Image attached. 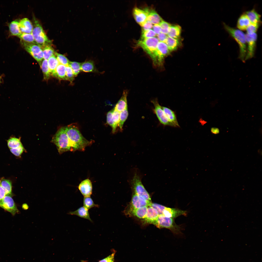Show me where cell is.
Here are the masks:
<instances>
[{"label": "cell", "mask_w": 262, "mask_h": 262, "mask_svg": "<svg viewBox=\"0 0 262 262\" xmlns=\"http://www.w3.org/2000/svg\"><path fill=\"white\" fill-rule=\"evenodd\" d=\"M4 76V75L2 74L0 76V84L2 82L3 77Z\"/></svg>", "instance_id": "55"}, {"label": "cell", "mask_w": 262, "mask_h": 262, "mask_svg": "<svg viewBox=\"0 0 262 262\" xmlns=\"http://www.w3.org/2000/svg\"><path fill=\"white\" fill-rule=\"evenodd\" d=\"M116 251L114 250L111 254L98 262H114V257Z\"/></svg>", "instance_id": "48"}, {"label": "cell", "mask_w": 262, "mask_h": 262, "mask_svg": "<svg viewBox=\"0 0 262 262\" xmlns=\"http://www.w3.org/2000/svg\"><path fill=\"white\" fill-rule=\"evenodd\" d=\"M23 48L39 63L43 59L42 50L37 44L26 42L20 40Z\"/></svg>", "instance_id": "8"}, {"label": "cell", "mask_w": 262, "mask_h": 262, "mask_svg": "<svg viewBox=\"0 0 262 262\" xmlns=\"http://www.w3.org/2000/svg\"><path fill=\"white\" fill-rule=\"evenodd\" d=\"M164 43L167 45L170 52L176 50L180 45L178 39L168 36Z\"/></svg>", "instance_id": "32"}, {"label": "cell", "mask_w": 262, "mask_h": 262, "mask_svg": "<svg viewBox=\"0 0 262 262\" xmlns=\"http://www.w3.org/2000/svg\"><path fill=\"white\" fill-rule=\"evenodd\" d=\"M22 208L25 210H27L29 206L27 204H24L22 205Z\"/></svg>", "instance_id": "54"}, {"label": "cell", "mask_w": 262, "mask_h": 262, "mask_svg": "<svg viewBox=\"0 0 262 262\" xmlns=\"http://www.w3.org/2000/svg\"><path fill=\"white\" fill-rule=\"evenodd\" d=\"M19 21L16 20L9 24V30L11 35L18 37L21 33L19 27Z\"/></svg>", "instance_id": "31"}, {"label": "cell", "mask_w": 262, "mask_h": 262, "mask_svg": "<svg viewBox=\"0 0 262 262\" xmlns=\"http://www.w3.org/2000/svg\"><path fill=\"white\" fill-rule=\"evenodd\" d=\"M170 52L165 43L159 42L156 49L155 61L154 65L157 66L162 65L164 58L169 54Z\"/></svg>", "instance_id": "9"}, {"label": "cell", "mask_w": 262, "mask_h": 262, "mask_svg": "<svg viewBox=\"0 0 262 262\" xmlns=\"http://www.w3.org/2000/svg\"><path fill=\"white\" fill-rule=\"evenodd\" d=\"M19 27L21 33H32L33 24L27 18H25L20 20Z\"/></svg>", "instance_id": "19"}, {"label": "cell", "mask_w": 262, "mask_h": 262, "mask_svg": "<svg viewBox=\"0 0 262 262\" xmlns=\"http://www.w3.org/2000/svg\"><path fill=\"white\" fill-rule=\"evenodd\" d=\"M66 132L71 147V151H84L92 141L86 139L82 135L78 128L73 124L65 127Z\"/></svg>", "instance_id": "1"}, {"label": "cell", "mask_w": 262, "mask_h": 262, "mask_svg": "<svg viewBox=\"0 0 262 262\" xmlns=\"http://www.w3.org/2000/svg\"><path fill=\"white\" fill-rule=\"evenodd\" d=\"M40 47L42 50L43 59L48 60L50 57L55 55V52L51 44L45 45Z\"/></svg>", "instance_id": "28"}, {"label": "cell", "mask_w": 262, "mask_h": 262, "mask_svg": "<svg viewBox=\"0 0 262 262\" xmlns=\"http://www.w3.org/2000/svg\"><path fill=\"white\" fill-rule=\"evenodd\" d=\"M83 206L88 210L94 207L98 208L99 205L95 204L90 196L84 197L83 199Z\"/></svg>", "instance_id": "36"}, {"label": "cell", "mask_w": 262, "mask_h": 262, "mask_svg": "<svg viewBox=\"0 0 262 262\" xmlns=\"http://www.w3.org/2000/svg\"><path fill=\"white\" fill-rule=\"evenodd\" d=\"M48 64L51 76L55 77V70L59 63L55 55L49 58Z\"/></svg>", "instance_id": "25"}, {"label": "cell", "mask_w": 262, "mask_h": 262, "mask_svg": "<svg viewBox=\"0 0 262 262\" xmlns=\"http://www.w3.org/2000/svg\"><path fill=\"white\" fill-rule=\"evenodd\" d=\"M66 66L59 64L57 67L55 73V77L60 80H66Z\"/></svg>", "instance_id": "33"}, {"label": "cell", "mask_w": 262, "mask_h": 262, "mask_svg": "<svg viewBox=\"0 0 262 262\" xmlns=\"http://www.w3.org/2000/svg\"><path fill=\"white\" fill-rule=\"evenodd\" d=\"M21 40L30 43L36 44L32 33H21L18 37Z\"/></svg>", "instance_id": "38"}, {"label": "cell", "mask_w": 262, "mask_h": 262, "mask_svg": "<svg viewBox=\"0 0 262 262\" xmlns=\"http://www.w3.org/2000/svg\"><path fill=\"white\" fill-rule=\"evenodd\" d=\"M128 94V91L126 90H124L122 96L114 108L120 112L127 108V97Z\"/></svg>", "instance_id": "20"}, {"label": "cell", "mask_w": 262, "mask_h": 262, "mask_svg": "<svg viewBox=\"0 0 262 262\" xmlns=\"http://www.w3.org/2000/svg\"><path fill=\"white\" fill-rule=\"evenodd\" d=\"M144 9L147 14V20L152 24L154 25H159L163 21V19L155 10L148 8H145Z\"/></svg>", "instance_id": "17"}, {"label": "cell", "mask_w": 262, "mask_h": 262, "mask_svg": "<svg viewBox=\"0 0 262 262\" xmlns=\"http://www.w3.org/2000/svg\"><path fill=\"white\" fill-rule=\"evenodd\" d=\"M114 109L109 111L107 114V122L112 128V132L115 133L117 126L114 123L112 117V114Z\"/></svg>", "instance_id": "40"}, {"label": "cell", "mask_w": 262, "mask_h": 262, "mask_svg": "<svg viewBox=\"0 0 262 262\" xmlns=\"http://www.w3.org/2000/svg\"><path fill=\"white\" fill-rule=\"evenodd\" d=\"M128 115L127 108L120 112V120L118 126L121 131L122 130L124 123L127 119Z\"/></svg>", "instance_id": "39"}, {"label": "cell", "mask_w": 262, "mask_h": 262, "mask_svg": "<svg viewBox=\"0 0 262 262\" xmlns=\"http://www.w3.org/2000/svg\"><path fill=\"white\" fill-rule=\"evenodd\" d=\"M223 25L226 30L238 44L239 48V57L241 59L244 60L247 53L246 34L239 30L231 27L224 23Z\"/></svg>", "instance_id": "2"}, {"label": "cell", "mask_w": 262, "mask_h": 262, "mask_svg": "<svg viewBox=\"0 0 262 262\" xmlns=\"http://www.w3.org/2000/svg\"><path fill=\"white\" fill-rule=\"evenodd\" d=\"M151 202L147 200L143 197L134 193L131 201L130 209L151 206Z\"/></svg>", "instance_id": "13"}, {"label": "cell", "mask_w": 262, "mask_h": 262, "mask_svg": "<svg viewBox=\"0 0 262 262\" xmlns=\"http://www.w3.org/2000/svg\"><path fill=\"white\" fill-rule=\"evenodd\" d=\"M145 206L140 208L129 209V213L140 219H144L145 217L148 208Z\"/></svg>", "instance_id": "29"}, {"label": "cell", "mask_w": 262, "mask_h": 262, "mask_svg": "<svg viewBox=\"0 0 262 262\" xmlns=\"http://www.w3.org/2000/svg\"><path fill=\"white\" fill-rule=\"evenodd\" d=\"M152 102L154 106V112L161 123L164 125L174 127L167 119L162 108V106L159 104L157 100H153Z\"/></svg>", "instance_id": "11"}, {"label": "cell", "mask_w": 262, "mask_h": 262, "mask_svg": "<svg viewBox=\"0 0 262 262\" xmlns=\"http://www.w3.org/2000/svg\"><path fill=\"white\" fill-rule=\"evenodd\" d=\"M156 34L152 30H142L141 38H146L155 37Z\"/></svg>", "instance_id": "44"}, {"label": "cell", "mask_w": 262, "mask_h": 262, "mask_svg": "<svg viewBox=\"0 0 262 262\" xmlns=\"http://www.w3.org/2000/svg\"><path fill=\"white\" fill-rule=\"evenodd\" d=\"M211 133L214 134H217L220 132L219 129L217 128L212 127L211 128Z\"/></svg>", "instance_id": "53"}, {"label": "cell", "mask_w": 262, "mask_h": 262, "mask_svg": "<svg viewBox=\"0 0 262 262\" xmlns=\"http://www.w3.org/2000/svg\"><path fill=\"white\" fill-rule=\"evenodd\" d=\"M260 24L251 23L246 30L247 33L250 34L256 33L260 25Z\"/></svg>", "instance_id": "43"}, {"label": "cell", "mask_w": 262, "mask_h": 262, "mask_svg": "<svg viewBox=\"0 0 262 262\" xmlns=\"http://www.w3.org/2000/svg\"><path fill=\"white\" fill-rule=\"evenodd\" d=\"M152 28L153 30L156 35L161 32V28L159 25L155 24L153 25Z\"/></svg>", "instance_id": "51"}, {"label": "cell", "mask_w": 262, "mask_h": 262, "mask_svg": "<svg viewBox=\"0 0 262 262\" xmlns=\"http://www.w3.org/2000/svg\"><path fill=\"white\" fill-rule=\"evenodd\" d=\"M159 215L158 212L156 209L151 206H148L146 215L144 218L145 222L153 224Z\"/></svg>", "instance_id": "18"}, {"label": "cell", "mask_w": 262, "mask_h": 262, "mask_svg": "<svg viewBox=\"0 0 262 262\" xmlns=\"http://www.w3.org/2000/svg\"><path fill=\"white\" fill-rule=\"evenodd\" d=\"M156 35L159 41V40L160 41L164 42H165L168 36L167 34L162 32L157 34Z\"/></svg>", "instance_id": "50"}, {"label": "cell", "mask_w": 262, "mask_h": 262, "mask_svg": "<svg viewBox=\"0 0 262 262\" xmlns=\"http://www.w3.org/2000/svg\"><path fill=\"white\" fill-rule=\"evenodd\" d=\"M130 184L134 193L151 202L150 195L142 184L141 177L138 173L134 174L130 181Z\"/></svg>", "instance_id": "7"}, {"label": "cell", "mask_w": 262, "mask_h": 262, "mask_svg": "<svg viewBox=\"0 0 262 262\" xmlns=\"http://www.w3.org/2000/svg\"><path fill=\"white\" fill-rule=\"evenodd\" d=\"M81 63L75 61L70 62L68 66L72 69L75 77L81 71Z\"/></svg>", "instance_id": "37"}, {"label": "cell", "mask_w": 262, "mask_h": 262, "mask_svg": "<svg viewBox=\"0 0 262 262\" xmlns=\"http://www.w3.org/2000/svg\"><path fill=\"white\" fill-rule=\"evenodd\" d=\"M251 23L248 18L245 14L241 15L237 22V27L240 30H246Z\"/></svg>", "instance_id": "23"}, {"label": "cell", "mask_w": 262, "mask_h": 262, "mask_svg": "<svg viewBox=\"0 0 262 262\" xmlns=\"http://www.w3.org/2000/svg\"><path fill=\"white\" fill-rule=\"evenodd\" d=\"M55 55L60 64L65 66L68 65L70 61L64 55L56 52Z\"/></svg>", "instance_id": "41"}, {"label": "cell", "mask_w": 262, "mask_h": 262, "mask_svg": "<svg viewBox=\"0 0 262 262\" xmlns=\"http://www.w3.org/2000/svg\"><path fill=\"white\" fill-rule=\"evenodd\" d=\"M68 214L72 215H76L81 218L88 219L93 222L90 217L88 210L83 206L79 207L74 211L70 212Z\"/></svg>", "instance_id": "22"}, {"label": "cell", "mask_w": 262, "mask_h": 262, "mask_svg": "<svg viewBox=\"0 0 262 262\" xmlns=\"http://www.w3.org/2000/svg\"><path fill=\"white\" fill-rule=\"evenodd\" d=\"M157 228L161 229L165 228L170 229L174 235L181 234L180 226L177 225L173 218L167 217L162 215H159L153 224Z\"/></svg>", "instance_id": "6"}, {"label": "cell", "mask_w": 262, "mask_h": 262, "mask_svg": "<svg viewBox=\"0 0 262 262\" xmlns=\"http://www.w3.org/2000/svg\"><path fill=\"white\" fill-rule=\"evenodd\" d=\"M153 25L150 22L147 21L141 26L142 28V30H146L150 29L152 28Z\"/></svg>", "instance_id": "49"}, {"label": "cell", "mask_w": 262, "mask_h": 262, "mask_svg": "<svg viewBox=\"0 0 262 262\" xmlns=\"http://www.w3.org/2000/svg\"><path fill=\"white\" fill-rule=\"evenodd\" d=\"M78 188L84 197L90 196L92 194V185L91 181L89 179L82 181L79 184Z\"/></svg>", "instance_id": "15"}, {"label": "cell", "mask_w": 262, "mask_h": 262, "mask_svg": "<svg viewBox=\"0 0 262 262\" xmlns=\"http://www.w3.org/2000/svg\"><path fill=\"white\" fill-rule=\"evenodd\" d=\"M6 196L5 191L0 184V203Z\"/></svg>", "instance_id": "52"}, {"label": "cell", "mask_w": 262, "mask_h": 262, "mask_svg": "<svg viewBox=\"0 0 262 262\" xmlns=\"http://www.w3.org/2000/svg\"><path fill=\"white\" fill-rule=\"evenodd\" d=\"M160 26L162 33L167 34L171 25L168 23L163 21L159 25Z\"/></svg>", "instance_id": "45"}, {"label": "cell", "mask_w": 262, "mask_h": 262, "mask_svg": "<svg viewBox=\"0 0 262 262\" xmlns=\"http://www.w3.org/2000/svg\"><path fill=\"white\" fill-rule=\"evenodd\" d=\"M33 20L32 34L36 44L40 47L51 44V41L48 38L39 21L35 17Z\"/></svg>", "instance_id": "5"}, {"label": "cell", "mask_w": 262, "mask_h": 262, "mask_svg": "<svg viewBox=\"0 0 262 262\" xmlns=\"http://www.w3.org/2000/svg\"><path fill=\"white\" fill-rule=\"evenodd\" d=\"M245 14L251 23L260 24L261 15L254 9L246 12Z\"/></svg>", "instance_id": "27"}, {"label": "cell", "mask_w": 262, "mask_h": 262, "mask_svg": "<svg viewBox=\"0 0 262 262\" xmlns=\"http://www.w3.org/2000/svg\"><path fill=\"white\" fill-rule=\"evenodd\" d=\"M120 115V112L114 108L112 114V117L113 121L117 127L118 126L119 122Z\"/></svg>", "instance_id": "47"}, {"label": "cell", "mask_w": 262, "mask_h": 262, "mask_svg": "<svg viewBox=\"0 0 262 262\" xmlns=\"http://www.w3.org/2000/svg\"><path fill=\"white\" fill-rule=\"evenodd\" d=\"M81 71L85 72H97L93 61L87 60L81 63Z\"/></svg>", "instance_id": "24"}, {"label": "cell", "mask_w": 262, "mask_h": 262, "mask_svg": "<svg viewBox=\"0 0 262 262\" xmlns=\"http://www.w3.org/2000/svg\"><path fill=\"white\" fill-rule=\"evenodd\" d=\"M159 40L155 37L141 38L138 41L137 45L141 47L149 56L153 64L156 60V53Z\"/></svg>", "instance_id": "4"}, {"label": "cell", "mask_w": 262, "mask_h": 262, "mask_svg": "<svg viewBox=\"0 0 262 262\" xmlns=\"http://www.w3.org/2000/svg\"><path fill=\"white\" fill-rule=\"evenodd\" d=\"M0 184L5 191L6 195H9L11 194L12 184L10 180L2 178L0 180Z\"/></svg>", "instance_id": "34"}, {"label": "cell", "mask_w": 262, "mask_h": 262, "mask_svg": "<svg viewBox=\"0 0 262 262\" xmlns=\"http://www.w3.org/2000/svg\"><path fill=\"white\" fill-rule=\"evenodd\" d=\"M8 145L10 148H15L18 147L22 145L20 138L14 137H10L7 141Z\"/></svg>", "instance_id": "35"}, {"label": "cell", "mask_w": 262, "mask_h": 262, "mask_svg": "<svg viewBox=\"0 0 262 262\" xmlns=\"http://www.w3.org/2000/svg\"><path fill=\"white\" fill-rule=\"evenodd\" d=\"M11 152L16 156H21L25 150L22 145L18 148H15L10 149Z\"/></svg>", "instance_id": "46"}, {"label": "cell", "mask_w": 262, "mask_h": 262, "mask_svg": "<svg viewBox=\"0 0 262 262\" xmlns=\"http://www.w3.org/2000/svg\"><path fill=\"white\" fill-rule=\"evenodd\" d=\"M181 31V28L179 25H171L167 35L169 37L178 39L180 37Z\"/></svg>", "instance_id": "30"}, {"label": "cell", "mask_w": 262, "mask_h": 262, "mask_svg": "<svg viewBox=\"0 0 262 262\" xmlns=\"http://www.w3.org/2000/svg\"><path fill=\"white\" fill-rule=\"evenodd\" d=\"M66 66V80L69 81L71 83L75 76L70 67L68 65Z\"/></svg>", "instance_id": "42"}, {"label": "cell", "mask_w": 262, "mask_h": 262, "mask_svg": "<svg viewBox=\"0 0 262 262\" xmlns=\"http://www.w3.org/2000/svg\"><path fill=\"white\" fill-rule=\"evenodd\" d=\"M51 141L56 145L60 154L68 151H71L65 127H62L57 131L52 137Z\"/></svg>", "instance_id": "3"}, {"label": "cell", "mask_w": 262, "mask_h": 262, "mask_svg": "<svg viewBox=\"0 0 262 262\" xmlns=\"http://www.w3.org/2000/svg\"><path fill=\"white\" fill-rule=\"evenodd\" d=\"M81 262H85L84 261H82Z\"/></svg>", "instance_id": "56"}, {"label": "cell", "mask_w": 262, "mask_h": 262, "mask_svg": "<svg viewBox=\"0 0 262 262\" xmlns=\"http://www.w3.org/2000/svg\"><path fill=\"white\" fill-rule=\"evenodd\" d=\"M187 211L175 208H171L164 206L161 215L165 217L173 219L181 215L186 216Z\"/></svg>", "instance_id": "14"}, {"label": "cell", "mask_w": 262, "mask_h": 262, "mask_svg": "<svg viewBox=\"0 0 262 262\" xmlns=\"http://www.w3.org/2000/svg\"><path fill=\"white\" fill-rule=\"evenodd\" d=\"M133 15L136 22L141 26L147 21V14L144 9H142L137 8L133 10Z\"/></svg>", "instance_id": "16"}, {"label": "cell", "mask_w": 262, "mask_h": 262, "mask_svg": "<svg viewBox=\"0 0 262 262\" xmlns=\"http://www.w3.org/2000/svg\"><path fill=\"white\" fill-rule=\"evenodd\" d=\"M162 108L167 119L174 127H180L174 112L170 108L165 107L162 106Z\"/></svg>", "instance_id": "21"}, {"label": "cell", "mask_w": 262, "mask_h": 262, "mask_svg": "<svg viewBox=\"0 0 262 262\" xmlns=\"http://www.w3.org/2000/svg\"><path fill=\"white\" fill-rule=\"evenodd\" d=\"M0 207L13 215L18 212L13 199L10 195L5 196L0 203Z\"/></svg>", "instance_id": "12"}, {"label": "cell", "mask_w": 262, "mask_h": 262, "mask_svg": "<svg viewBox=\"0 0 262 262\" xmlns=\"http://www.w3.org/2000/svg\"><path fill=\"white\" fill-rule=\"evenodd\" d=\"M246 43L247 45V51L245 57L248 59L252 57L254 55L256 45L257 35L255 33L246 34Z\"/></svg>", "instance_id": "10"}, {"label": "cell", "mask_w": 262, "mask_h": 262, "mask_svg": "<svg viewBox=\"0 0 262 262\" xmlns=\"http://www.w3.org/2000/svg\"><path fill=\"white\" fill-rule=\"evenodd\" d=\"M39 64L43 73V79L48 80L51 76L48 66V60L43 59Z\"/></svg>", "instance_id": "26"}]
</instances>
